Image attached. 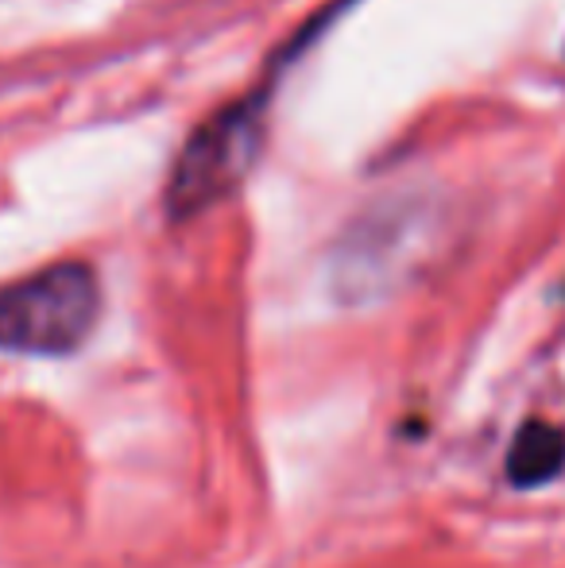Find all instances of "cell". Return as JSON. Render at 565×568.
<instances>
[{
  "label": "cell",
  "mask_w": 565,
  "mask_h": 568,
  "mask_svg": "<svg viewBox=\"0 0 565 568\" xmlns=\"http://www.w3.org/2000/svg\"><path fill=\"white\" fill-rule=\"evenodd\" d=\"M101 286L85 263H54L0 291V348L67 356L93 333Z\"/></svg>",
  "instance_id": "obj_1"
},
{
  "label": "cell",
  "mask_w": 565,
  "mask_h": 568,
  "mask_svg": "<svg viewBox=\"0 0 565 568\" xmlns=\"http://www.w3.org/2000/svg\"><path fill=\"white\" fill-rule=\"evenodd\" d=\"M264 93H252L249 101L205 120L190 135L179 163H174L171 182H167V213L174 221L210 210L241 186L244 174L256 166L260 148H264Z\"/></svg>",
  "instance_id": "obj_2"
},
{
  "label": "cell",
  "mask_w": 565,
  "mask_h": 568,
  "mask_svg": "<svg viewBox=\"0 0 565 568\" xmlns=\"http://www.w3.org/2000/svg\"><path fill=\"white\" fill-rule=\"evenodd\" d=\"M565 468V429L551 422H527L515 434L512 456H507V476L519 487H535L554 479Z\"/></svg>",
  "instance_id": "obj_3"
}]
</instances>
